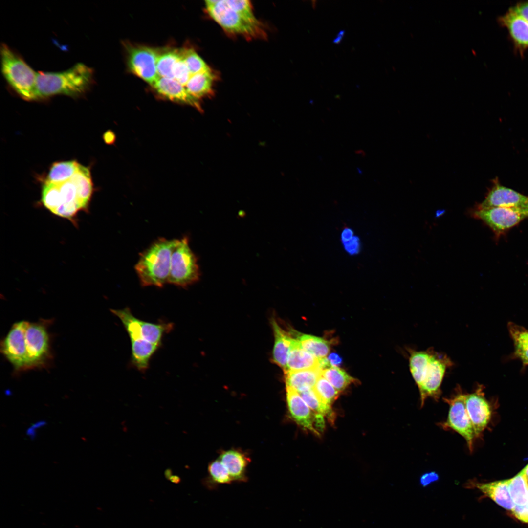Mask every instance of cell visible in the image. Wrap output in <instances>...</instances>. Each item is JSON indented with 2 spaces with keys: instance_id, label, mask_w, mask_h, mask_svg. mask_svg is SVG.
<instances>
[{
  "instance_id": "obj_38",
  "label": "cell",
  "mask_w": 528,
  "mask_h": 528,
  "mask_svg": "<svg viewBox=\"0 0 528 528\" xmlns=\"http://www.w3.org/2000/svg\"><path fill=\"white\" fill-rule=\"evenodd\" d=\"M512 511L517 519L528 523V502L524 506H515Z\"/></svg>"
},
{
  "instance_id": "obj_12",
  "label": "cell",
  "mask_w": 528,
  "mask_h": 528,
  "mask_svg": "<svg viewBox=\"0 0 528 528\" xmlns=\"http://www.w3.org/2000/svg\"><path fill=\"white\" fill-rule=\"evenodd\" d=\"M128 63L133 73L151 85L159 77L157 61L159 54L155 48L145 46H129L127 48Z\"/></svg>"
},
{
  "instance_id": "obj_25",
  "label": "cell",
  "mask_w": 528,
  "mask_h": 528,
  "mask_svg": "<svg viewBox=\"0 0 528 528\" xmlns=\"http://www.w3.org/2000/svg\"><path fill=\"white\" fill-rule=\"evenodd\" d=\"M507 327L514 346L511 358L520 360L524 367L528 366V330L512 322Z\"/></svg>"
},
{
  "instance_id": "obj_40",
  "label": "cell",
  "mask_w": 528,
  "mask_h": 528,
  "mask_svg": "<svg viewBox=\"0 0 528 528\" xmlns=\"http://www.w3.org/2000/svg\"><path fill=\"white\" fill-rule=\"evenodd\" d=\"M511 8L528 22V0L520 2Z\"/></svg>"
},
{
  "instance_id": "obj_20",
  "label": "cell",
  "mask_w": 528,
  "mask_h": 528,
  "mask_svg": "<svg viewBox=\"0 0 528 528\" xmlns=\"http://www.w3.org/2000/svg\"><path fill=\"white\" fill-rule=\"evenodd\" d=\"M271 324L274 335L272 360L285 372L287 369L288 355L294 338L287 334L274 318L271 320Z\"/></svg>"
},
{
  "instance_id": "obj_44",
  "label": "cell",
  "mask_w": 528,
  "mask_h": 528,
  "mask_svg": "<svg viewBox=\"0 0 528 528\" xmlns=\"http://www.w3.org/2000/svg\"><path fill=\"white\" fill-rule=\"evenodd\" d=\"M525 476L528 482V464L523 468Z\"/></svg>"
},
{
  "instance_id": "obj_39",
  "label": "cell",
  "mask_w": 528,
  "mask_h": 528,
  "mask_svg": "<svg viewBox=\"0 0 528 528\" xmlns=\"http://www.w3.org/2000/svg\"><path fill=\"white\" fill-rule=\"evenodd\" d=\"M439 474L435 471L426 472L422 474L420 478V484L423 487H426L431 484L438 481Z\"/></svg>"
},
{
  "instance_id": "obj_5",
  "label": "cell",
  "mask_w": 528,
  "mask_h": 528,
  "mask_svg": "<svg viewBox=\"0 0 528 528\" xmlns=\"http://www.w3.org/2000/svg\"><path fill=\"white\" fill-rule=\"evenodd\" d=\"M1 72L8 85L23 99L39 100L36 88L37 72L5 43L0 47Z\"/></svg>"
},
{
  "instance_id": "obj_34",
  "label": "cell",
  "mask_w": 528,
  "mask_h": 528,
  "mask_svg": "<svg viewBox=\"0 0 528 528\" xmlns=\"http://www.w3.org/2000/svg\"><path fill=\"white\" fill-rule=\"evenodd\" d=\"M209 479L205 481L207 484L211 482L218 484H229L233 480L225 465L218 459L212 462L208 465Z\"/></svg>"
},
{
  "instance_id": "obj_13",
  "label": "cell",
  "mask_w": 528,
  "mask_h": 528,
  "mask_svg": "<svg viewBox=\"0 0 528 528\" xmlns=\"http://www.w3.org/2000/svg\"><path fill=\"white\" fill-rule=\"evenodd\" d=\"M481 207H500L521 212L528 217V196L501 185L497 178L493 180Z\"/></svg>"
},
{
  "instance_id": "obj_29",
  "label": "cell",
  "mask_w": 528,
  "mask_h": 528,
  "mask_svg": "<svg viewBox=\"0 0 528 528\" xmlns=\"http://www.w3.org/2000/svg\"><path fill=\"white\" fill-rule=\"evenodd\" d=\"M297 339L303 349L317 358L326 357L330 352V342L321 337L302 334Z\"/></svg>"
},
{
  "instance_id": "obj_36",
  "label": "cell",
  "mask_w": 528,
  "mask_h": 528,
  "mask_svg": "<svg viewBox=\"0 0 528 528\" xmlns=\"http://www.w3.org/2000/svg\"><path fill=\"white\" fill-rule=\"evenodd\" d=\"M181 51L183 59L192 75L211 69L194 49L184 48Z\"/></svg>"
},
{
  "instance_id": "obj_31",
  "label": "cell",
  "mask_w": 528,
  "mask_h": 528,
  "mask_svg": "<svg viewBox=\"0 0 528 528\" xmlns=\"http://www.w3.org/2000/svg\"><path fill=\"white\" fill-rule=\"evenodd\" d=\"M181 56V49H168L159 53L156 65L159 77L174 79V67Z\"/></svg>"
},
{
  "instance_id": "obj_2",
  "label": "cell",
  "mask_w": 528,
  "mask_h": 528,
  "mask_svg": "<svg viewBox=\"0 0 528 528\" xmlns=\"http://www.w3.org/2000/svg\"><path fill=\"white\" fill-rule=\"evenodd\" d=\"M407 350L410 372L419 391L421 406L429 397L438 399L446 371L453 363L449 357L432 348Z\"/></svg>"
},
{
  "instance_id": "obj_17",
  "label": "cell",
  "mask_w": 528,
  "mask_h": 528,
  "mask_svg": "<svg viewBox=\"0 0 528 528\" xmlns=\"http://www.w3.org/2000/svg\"><path fill=\"white\" fill-rule=\"evenodd\" d=\"M506 27L515 47L520 52L528 49V22L511 8L499 18Z\"/></svg>"
},
{
  "instance_id": "obj_9",
  "label": "cell",
  "mask_w": 528,
  "mask_h": 528,
  "mask_svg": "<svg viewBox=\"0 0 528 528\" xmlns=\"http://www.w3.org/2000/svg\"><path fill=\"white\" fill-rule=\"evenodd\" d=\"M110 311L121 321L130 340L147 341L160 347L164 335L173 328V323L170 322L154 323L141 320L128 308Z\"/></svg>"
},
{
  "instance_id": "obj_10",
  "label": "cell",
  "mask_w": 528,
  "mask_h": 528,
  "mask_svg": "<svg viewBox=\"0 0 528 528\" xmlns=\"http://www.w3.org/2000/svg\"><path fill=\"white\" fill-rule=\"evenodd\" d=\"M465 395L458 387L451 397L444 398L449 405V411L446 421L441 423V425L443 429H452L462 436L465 439L469 451L472 452L474 440L476 437L466 410Z\"/></svg>"
},
{
  "instance_id": "obj_19",
  "label": "cell",
  "mask_w": 528,
  "mask_h": 528,
  "mask_svg": "<svg viewBox=\"0 0 528 528\" xmlns=\"http://www.w3.org/2000/svg\"><path fill=\"white\" fill-rule=\"evenodd\" d=\"M470 485L478 489L486 497L494 501L503 508L512 510L515 504L509 490V479L489 483L470 482Z\"/></svg>"
},
{
  "instance_id": "obj_22",
  "label": "cell",
  "mask_w": 528,
  "mask_h": 528,
  "mask_svg": "<svg viewBox=\"0 0 528 528\" xmlns=\"http://www.w3.org/2000/svg\"><path fill=\"white\" fill-rule=\"evenodd\" d=\"M321 370L319 368L285 372V379L286 387H289L298 393L313 388L320 376Z\"/></svg>"
},
{
  "instance_id": "obj_11",
  "label": "cell",
  "mask_w": 528,
  "mask_h": 528,
  "mask_svg": "<svg viewBox=\"0 0 528 528\" xmlns=\"http://www.w3.org/2000/svg\"><path fill=\"white\" fill-rule=\"evenodd\" d=\"M473 216L482 220L494 234L496 240L528 217L521 212L510 208L478 206L472 211Z\"/></svg>"
},
{
  "instance_id": "obj_30",
  "label": "cell",
  "mask_w": 528,
  "mask_h": 528,
  "mask_svg": "<svg viewBox=\"0 0 528 528\" xmlns=\"http://www.w3.org/2000/svg\"><path fill=\"white\" fill-rule=\"evenodd\" d=\"M509 490L515 506H524L528 502V482L523 469L509 479Z\"/></svg>"
},
{
  "instance_id": "obj_43",
  "label": "cell",
  "mask_w": 528,
  "mask_h": 528,
  "mask_svg": "<svg viewBox=\"0 0 528 528\" xmlns=\"http://www.w3.org/2000/svg\"><path fill=\"white\" fill-rule=\"evenodd\" d=\"M344 33V30L340 31L337 34L336 37L333 40V42L336 44L339 43L343 37Z\"/></svg>"
},
{
  "instance_id": "obj_3",
  "label": "cell",
  "mask_w": 528,
  "mask_h": 528,
  "mask_svg": "<svg viewBox=\"0 0 528 528\" xmlns=\"http://www.w3.org/2000/svg\"><path fill=\"white\" fill-rule=\"evenodd\" d=\"M93 83V70L82 63L63 71H38L36 88L39 100L60 94L79 98L90 89Z\"/></svg>"
},
{
  "instance_id": "obj_14",
  "label": "cell",
  "mask_w": 528,
  "mask_h": 528,
  "mask_svg": "<svg viewBox=\"0 0 528 528\" xmlns=\"http://www.w3.org/2000/svg\"><path fill=\"white\" fill-rule=\"evenodd\" d=\"M27 323L21 321L14 323L0 342V352L12 365L15 373L26 371L22 343Z\"/></svg>"
},
{
  "instance_id": "obj_21",
  "label": "cell",
  "mask_w": 528,
  "mask_h": 528,
  "mask_svg": "<svg viewBox=\"0 0 528 528\" xmlns=\"http://www.w3.org/2000/svg\"><path fill=\"white\" fill-rule=\"evenodd\" d=\"M219 459L227 469L233 481H246L250 459L244 453L238 450H228L222 452Z\"/></svg>"
},
{
  "instance_id": "obj_26",
  "label": "cell",
  "mask_w": 528,
  "mask_h": 528,
  "mask_svg": "<svg viewBox=\"0 0 528 528\" xmlns=\"http://www.w3.org/2000/svg\"><path fill=\"white\" fill-rule=\"evenodd\" d=\"M131 364L141 372L145 371L149 366L152 356L159 346L147 341L130 340Z\"/></svg>"
},
{
  "instance_id": "obj_16",
  "label": "cell",
  "mask_w": 528,
  "mask_h": 528,
  "mask_svg": "<svg viewBox=\"0 0 528 528\" xmlns=\"http://www.w3.org/2000/svg\"><path fill=\"white\" fill-rule=\"evenodd\" d=\"M286 397L289 415L299 426L313 434L320 433L315 427V414L308 406L300 394L292 388L286 386Z\"/></svg>"
},
{
  "instance_id": "obj_4",
  "label": "cell",
  "mask_w": 528,
  "mask_h": 528,
  "mask_svg": "<svg viewBox=\"0 0 528 528\" xmlns=\"http://www.w3.org/2000/svg\"><path fill=\"white\" fill-rule=\"evenodd\" d=\"M179 242L160 238L140 254L135 269L142 286L161 287L168 283L172 255Z\"/></svg>"
},
{
  "instance_id": "obj_18",
  "label": "cell",
  "mask_w": 528,
  "mask_h": 528,
  "mask_svg": "<svg viewBox=\"0 0 528 528\" xmlns=\"http://www.w3.org/2000/svg\"><path fill=\"white\" fill-rule=\"evenodd\" d=\"M152 86L159 95L166 99L200 108L199 101L174 79L159 77Z\"/></svg>"
},
{
  "instance_id": "obj_15",
  "label": "cell",
  "mask_w": 528,
  "mask_h": 528,
  "mask_svg": "<svg viewBox=\"0 0 528 528\" xmlns=\"http://www.w3.org/2000/svg\"><path fill=\"white\" fill-rule=\"evenodd\" d=\"M465 403L477 437L487 427L491 417V407L484 397L482 387H479L472 393L466 394Z\"/></svg>"
},
{
  "instance_id": "obj_6",
  "label": "cell",
  "mask_w": 528,
  "mask_h": 528,
  "mask_svg": "<svg viewBox=\"0 0 528 528\" xmlns=\"http://www.w3.org/2000/svg\"><path fill=\"white\" fill-rule=\"evenodd\" d=\"M52 322L51 319L27 321L22 344L26 371L50 366L53 355L49 327Z\"/></svg>"
},
{
  "instance_id": "obj_27",
  "label": "cell",
  "mask_w": 528,
  "mask_h": 528,
  "mask_svg": "<svg viewBox=\"0 0 528 528\" xmlns=\"http://www.w3.org/2000/svg\"><path fill=\"white\" fill-rule=\"evenodd\" d=\"M79 165L75 160L54 162L50 168L45 182L58 184L66 181L76 173Z\"/></svg>"
},
{
  "instance_id": "obj_41",
  "label": "cell",
  "mask_w": 528,
  "mask_h": 528,
  "mask_svg": "<svg viewBox=\"0 0 528 528\" xmlns=\"http://www.w3.org/2000/svg\"><path fill=\"white\" fill-rule=\"evenodd\" d=\"M328 359L331 366L338 367L343 361L342 358L337 353H331L328 357Z\"/></svg>"
},
{
  "instance_id": "obj_1",
  "label": "cell",
  "mask_w": 528,
  "mask_h": 528,
  "mask_svg": "<svg viewBox=\"0 0 528 528\" xmlns=\"http://www.w3.org/2000/svg\"><path fill=\"white\" fill-rule=\"evenodd\" d=\"M207 13L223 29L246 38L263 39L266 32L247 0H206Z\"/></svg>"
},
{
  "instance_id": "obj_7",
  "label": "cell",
  "mask_w": 528,
  "mask_h": 528,
  "mask_svg": "<svg viewBox=\"0 0 528 528\" xmlns=\"http://www.w3.org/2000/svg\"><path fill=\"white\" fill-rule=\"evenodd\" d=\"M41 201L44 206L52 214L73 222L78 213L87 211L89 207L80 198L70 179L58 184L45 182Z\"/></svg>"
},
{
  "instance_id": "obj_24",
  "label": "cell",
  "mask_w": 528,
  "mask_h": 528,
  "mask_svg": "<svg viewBox=\"0 0 528 528\" xmlns=\"http://www.w3.org/2000/svg\"><path fill=\"white\" fill-rule=\"evenodd\" d=\"M216 75L212 69L192 75L185 86L188 92L199 101L212 94L216 80Z\"/></svg>"
},
{
  "instance_id": "obj_8",
  "label": "cell",
  "mask_w": 528,
  "mask_h": 528,
  "mask_svg": "<svg viewBox=\"0 0 528 528\" xmlns=\"http://www.w3.org/2000/svg\"><path fill=\"white\" fill-rule=\"evenodd\" d=\"M200 275L197 258L184 237L173 252L168 283L185 287L198 281Z\"/></svg>"
},
{
  "instance_id": "obj_35",
  "label": "cell",
  "mask_w": 528,
  "mask_h": 528,
  "mask_svg": "<svg viewBox=\"0 0 528 528\" xmlns=\"http://www.w3.org/2000/svg\"><path fill=\"white\" fill-rule=\"evenodd\" d=\"M313 389L319 398L330 406L339 396V392L322 375L319 377Z\"/></svg>"
},
{
  "instance_id": "obj_32",
  "label": "cell",
  "mask_w": 528,
  "mask_h": 528,
  "mask_svg": "<svg viewBox=\"0 0 528 528\" xmlns=\"http://www.w3.org/2000/svg\"><path fill=\"white\" fill-rule=\"evenodd\" d=\"M298 393L314 413L322 415L331 422L333 421L334 415L331 406L322 401L313 389Z\"/></svg>"
},
{
  "instance_id": "obj_42",
  "label": "cell",
  "mask_w": 528,
  "mask_h": 528,
  "mask_svg": "<svg viewBox=\"0 0 528 528\" xmlns=\"http://www.w3.org/2000/svg\"><path fill=\"white\" fill-rule=\"evenodd\" d=\"M114 137L115 136H114V134L113 133V132H110L109 131L108 132H107L105 134L104 139L106 142H109V143H110L111 142H112L114 140Z\"/></svg>"
},
{
  "instance_id": "obj_28",
  "label": "cell",
  "mask_w": 528,
  "mask_h": 528,
  "mask_svg": "<svg viewBox=\"0 0 528 528\" xmlns=\"http://www.w3.org/2000/svg\"><path fill=\"white\" fill-rule=\"evenodd\" d=\"M70 179L75 184L81 199L89 206L93 192L89 169L80 164L77 171Z\"/></svg>"
},
{
  "instance_id": "obj_37",
  "label": "cell",
  "mask_w": 528,
  "mask_h": 528,
  "mask_svg": "<svg viewBox=\"0 0 528 528\" xmlns=\"http://www.w3.org/2000/svg\"><path fill=\"white\" fill-rule=\"evenodd\" d=\"M182 52V51H181ZM173 74L174 79L185 87L192 74L183 59L182 55L175 65Z\"/></svg>"
},
{
  "instance_id": "obj_33",
  "label": "cell",
  "mask_w": 528,
  "mask_h": 528,
  "mask_svg": "<svg viewBox=\"0 0 528 528\" xmlns=\"http://www.w3.org/2000/svg\"><path fill=\"white\" fill-rule=\"evenodd\" d=\"M321 375L338 391L345 390L355 379L338 367H330L321 371Z\"/></svg>"
},
{
  "instance_id": "obj_23",
  "label": "cell",
  "mask_w": 528,
  "mask_h": 528,
  "mask_svg": "<svg viewBox=\"0 0 528 528\" xmlns=\"http://www.w3.org/2000/svg\"><path fill=\"white\" fill-rule=\"evenodd\" d=\"M319 359L309 353L294 339L288 355L286 371L319 368Z\"/></svg>"
}]
</instances>
